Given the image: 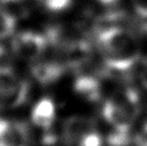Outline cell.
Here are the masks:
<instances>
[{"label": "cell", "mask_w": 147, "mask_h": 146, "mask_svg": "<svg viewBox=\"0 0 147 146\" xmlns=\"http://www.w3.org/2000/svg\"><path fill=\"white\" fill-rule=\"evenodd\" d=\"M94 30L106 69L123 73L134 68L141 59L140 45L129 29L118 25H107Z\"/></svg>", "instance_id": "1"}, {"label": "cell", "mask_w": 147, "mask_h": 146, "mask_svg": "<svg viewBox=\"0 0 147 146\" xmlns=\"http://www.w3.org/2000/svg\"><path fill=\"white\" fill-rule=\"evenodd\" d=\"M135 14L141 18H147V0H131Z\"/></svg>", "instance_id": "12"}, {"label": "cell", "mask_w": 147, "mask_h": 146, "mask_svg": "<svg viewBox=\"0 0 147 146\" xmlns=\"http://www.w3.org/2000/svg\"><path fill=\"white\" fill-rule=\"evenodd\" d=\"M132 143L134 146H147V122L133 137Z\"/></svg>", "instance_id": "13"}, {"label": "cell", "mask_w": 147, "mask_h": 146, "mask_svg": "<svg viewBox=\"0 0 147 146\" xmlns=\"http://www.w3.org/2000/svg\"><path fill=\"white\" fill-rule=\"evenodd\" d=\"M47 36L36 31H22L14 34L11 40L13 54L23 60H40L49 47Z\"/></svg>", "instance_id": "5"}, {"label": "cell", "mask_w": 147, "mask_h": 146, "mask_svg": "<svg viewBox=\"0 0 147 146\" xmlns=\"http://www.w3.org/2000/svg\"><path fill=\"white\" fill-rule=\"evenodd\" d=\"M140 81L143 87L147 90V59L144 61L143 65L141 66V70H140Z\"/></svg>", "instance_id": "14"}, {"label": "cell", "mask_w": 147, "mask_h": 146, "mask_svg": "<svg viewBox=\"0 0 147 146\" xmlns=\"http://www.w3.org/2000/svg\"><path fill=\"white\" fill-rule=\"evenodd\" d=\"M16 18L8 10L0 8V40H4L15 32Z\"/></svg>", "instance_id": "10"}, {"label": "cell", "mask_w": 147, "mask_h": 146, "mask_svg": "<svg viewBox=\"0 0 147 146\" xmlns=\"http://www.w3.org/2000/svg\"><path fill=\"white\" fill-rule=\"evenodd\" d=\"M73 89L78 97L91 103L102 99V85L99 78L91 74H80L73 83Z\"/></svg>", "instance_id": "8"}, {"label": "cell", "mask_w": 147, "mask_h": 146, "mask_svg": "<svg viewBox=\"0 0 147 146\" xmlns=\"http://www.w3.org/2000/svg\"><path fill=\"white\" fill-rule=\"evenodd\" d=\"M99 3L102 4V5H105V7H110V5H113L115 4L118 0H97Z\"/></svg>", "instance_id": "16"}, {"label": "cell", "mask_w": 147, "mask_h": 146, "mask_svg": "<svg viewBox=\"0 0 147 146\" xmlns=\"http://www.w3.org/2000/svg\"><path fill=\"white\" fill-rule=\"evenodd\" d=\"M61 138L68 146H102L103 139L91 118L74 115L67 118L61 128Z\"/></svg>", "instance_id": "3"}, {"label": "cell", "mask_w": 147, "mask_h": 146, "mask_svg": "<svg viewBox=\"0 0 147 146\" xmlns=\"http://www.w3.org/2000/svg\"><path fill=\"white\" fill-rule=\"evenodd\" d=\"M8 53H7V51L0 45V66H8Z\"/></svg>", "instance_id": "15"}, {"label": "cell", "mask_w": 147, "mask_h": 146, "mask_svg": "<svg viewBox=\"0 0 147 146\" xmlns=\"http://www.w3.org/2000/svg\"><path fill=\"white\" fill-rule=\"evenodd\" d=\"M17 1H20V0H0V2H2V3H14Z\"/></svg>", "instance_id": "17"}, {"label": "cell", "mask_w": 147, "mask_h": 146, "mask_svg": "<svg viewBox=\"0 0 147 146\" xmlns=\"http://www.w3.org/2000/svg\"><path fill=\"white\" fill-rule=\"evenodd\" d=\"M73 0H43L45 8L52 12H61L71 7Z\"/></svg>", "instance_id": "11"}, {"label": "cell", "mask_w": 147, "mask_h": 146, "mask_svg": "<svg viewBox=\"0 0 147 146\" xmlns=\"http://www.w3.org/2000/svg\"><path fill=\"white\" fill-rule=\"evenodd\" d=\"M30 95V85L9 66H0V110L24 105Z\"/></svg>", "instance_id": "4"}, {"label": "cell", "mask_w": 147, "mask_h": 146, "mask_svg": "<svg viewBox=\"0 0 147 146\" xmlns=\"http://www.w3.org/2000/svg\"><path fill=\"white\" fill-rule=\"evenodd\" d=\"M56 119V106L52 99L43 98L36 103L31 112V122L42 130L52 129Z\"/></svg>", "instance_id": "9"}, {"label": "cell", "mask_w": 147, "mask_h": 146, "mask_svg": "<svg viewBox=\"0 0 147 146\" xmlns=\"http://www.w3.org/2000/svg\"><path fill=\"white\" fill-rule=\"evenodd\" d=\"M1 120H2V118H1V117H0V122H1Z\"/></svg>", "instance_id": "18"}, {"label": "cell", "mask_w": 147, "mask_h": 146, "mask_svg": "<svg viewBox=\"0 0 147 146\" xmlns=\"http://www.w3.org/2000/svg\"><path fill=\"white\" fill-rule=\"evenodd\" d=\"M141 111L140 96L134 88H126L111 96L102 106V116L114 132L130 134Z\"/></svg>", "instance_id": "2"}, {"label": "cell", "mask_w": 147, "mask_h": 146, "mask_svg": "<svg viewBox=\"0 0 147 146\" xmlns=\"http://www.w3.org/2000/svg\"><path fill=\"white\" fill-rule=\"evenodd\" d=\"M67 70L61 60H37L31 66L30 72L38 83L49 86L59 81Z\"/></svg>", "instance_id": "7"}, {"label": "cell", "mask_w": 147, "mask_h": 146, "mask_svg": "<svg viewBox=\"0 0 147 146\" xmlns=\"http://www.w3.org/2000/svg\"><path fill=\"white\" fill-rule=\"evenodd\" d=\"M0 146H30V131L27 125L2 118L0 122Z\"/></svg>", "instance_id": "6"}]
</instances>
